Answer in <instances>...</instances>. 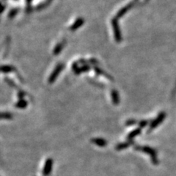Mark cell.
I'll list each match as a JSON object with an SVG mask.
<instances>
[{
    "label": "cell",
    "mask_w": 176,
    "mask_h": 176,
    "mask_svg": "<svg viewBox=\"0 0 176 176\" xmlns=\"http://www.w3.org/2000/svg\"><path fill=\"white\" fill-rule=\"evenodd\" d=\"M136 149L149 155L151 158V161L154 164V165H157L159 164V161L157 159V156H156V152L155 151L154 149L148 146H138L136 147Z\"/></svg>",
    "instance_id": "6da1fadb"
},
{
    "label": "cell",
    "mask_w": 176,
    "mask_h": 176,
    "mask_svg": "<svg viewBox=\"0 0 176 176\" xmlns=\"http://www.w3.org/2000/svg\"><path fill=\"white\" fill-rule=\"evenodd\" d=\"M165 118H166V113H165V112H161V113L159 114V116H158L157 118H156V119L151 123V126H150L149 130H148V132L151 131L153 129H154L156 127H157L158 126H159V124H160L165 119Z\"/></svg>",
    "instance_id": "7a4b0ae2"
},
{
    "label": "cell",
    "mask_w": 176,
    "mask_h": 176,
    "mask_svg": "<svg viewBox=\"0 0 176 176\" xmlns=\"http://www.w3.org/2000/svg\"><path fill=\"white\" fill-rule=\"evenodd\" d=\"M141 132V130L139 129V128H138V129H136V130H135L133 132H132L131 133V136H130V137H133V136H136V135L137 134H139V133H140Z\"/></svg>",
    "instance_id": "3957f363"
},
{
    "label": "cell",
    "mask_w": 176,
    "mask_h": 176,
    "mask_svg": "<svg viewBox=\"0 0 176 176\" xmlns=\"http://www.w3.org/2000/svg\"><path fill=\"white\" fill-rule=\"evenodd\" d=\"M148 120H143L140 123V124H139V125H140L141 128H143V127L146 126L148 125Z\"/></svg>",
    "instance_id": "277c9868"
}]
</instances>
